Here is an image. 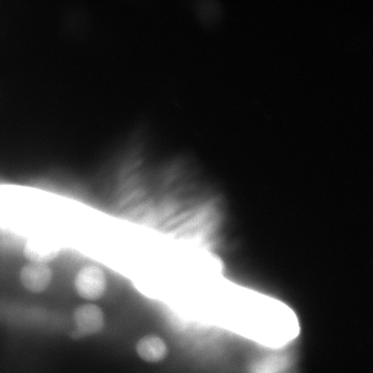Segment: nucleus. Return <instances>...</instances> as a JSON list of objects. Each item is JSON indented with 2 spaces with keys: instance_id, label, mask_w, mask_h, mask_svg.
Wrapping results in <instances>:
<instances>
[{
  "instance_id": "5",
  "label": "nucleus",
  "mask_w": 373,
  "mask_h": 373,
  "mask_svg": "<svg viewBox=\"0 0 373 373\" xmlns=\"http://www.w3.org/2000/svg\"><path fill=\"white\" fill-rule=\"evenodd\" d=\"M135 351L143 361L155 363L165 358L168 354V347L166 342L159 336L149 334L137 342Z\"/></svg>"
},
{
  "instance_id": "1",
  "label": "nucleus",
  "mask_w": 373,
  "mask_h": 373,
  "mask_svg": "<svg viewBox=\"0 0 373 373\" xmlns=\"http://www.w3.org/2000/svg\"><path fill=\"white\" fill-rule=\"evenodd\" d=\"M106 286L107 280L104 270L94 265L82 267L74 280V287L78 295L90 300L101 298Z\"/></svg>"
},
{
  "instance_id": "4",
  "label": "nucleus",
  "mask_w": 373,
  "mask_h": 373,
  "mask_svg": "<svg viewBox=\"0 0 373 373\" xmlns=\"http://www.w3.org/2000/svg\"><path fill=\"white\" fill-rule=\"evenodd\" d=\"M23 254L28 262L48 265L58 258L60 248L47 238H30L23 245Z\"/></svg>"
},
{
  "instance_id": "3",
  "label": "nucleus",
  "mask_w": 373,
  "mask_h": 373,
  "mask_svg": "<svg viewBox=\"0 0 373 373\" xmlns=\"http://www.w3.org/2000/svg\"><path fill=\"white\" fill-rule=\"evenodd\" d=\"M52 273L48 265L28 262L19 273L21 283L28 291L39 293L51 283Z\"/></svg>"
},
{
  "instance_id": "2",
  "label": "nucleus",
  "mask_w": 373,
  "mask_h": 373,
  "mask_svg": "<svg viewBox=\"0 0 373 373\" xmlns=\"http://www.w3.org/2000/svg\"><path fill=\"white\" fill-rule=\"evenodd\" d=\"M75 329L70 336L79 339L97 334L104 327V314L102 309L94 304H86L78 307L74 312Z\"/></svg>"
}]
</instances>
